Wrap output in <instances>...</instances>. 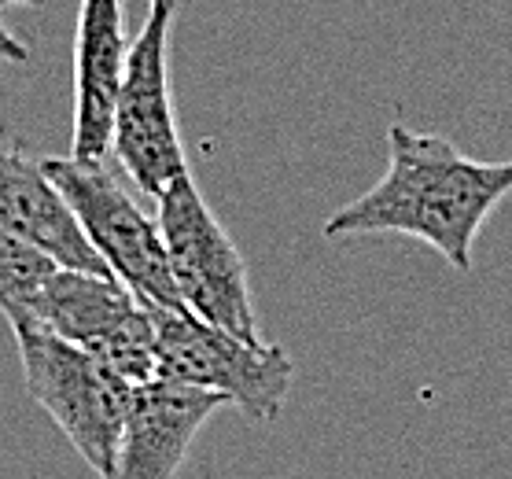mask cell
<instances>
[{
	"label": "cell",
	"mask_w": 512,
	"mask_h": 479,
	"mask_svg": "<svg viewBox=\"0 0 512 479\" xmlns=\"http://www.w3.org/2000/svg\"><path fill=\"white\" fill-rule=\"evenodd\" d=\"M512 192V163H479L446 141L391 122L387 174L325 222L328 240L402 233L424 240L457 269L472 273V247L490 211Z\"/></svg>",
	"instance_id": "1"
},
{
	"label": "cell",
	"mask_w": 512,
	"mask_h": 479,
	"mask_svg": "<svg viewBox=\"0 0 512 479\" xmlns=\"http://www.w3.org/2000/svg\"><path fill=\"white\" fill-rule=\"evenodd\" d=\"M152 321L159 380H177L222 395L258 428L277 421L295 380V362L284 347L266 339L247 343L225 328L199 321L188 310L152 306Z\"/></svg>",
	"instance_id": "2"
},
{
	"label": "cell",
	"mask_w": 512,
	"mask_h": 479,
	"mask_svg": "<svg viewBox=\"0 0 512 479\" xmlns=\"http://www.w3.org/2000/svg\"><path fill=\"white\" fill-rule=\"evenodd\" d=\"M15 347L30 398L56 421L85 465L107 479L115 468L133 387L96 362L93 354L41 328H19Z\"/></svg>",
	"instance_id": "3"
},
{
	"label": "cell",
	"mask_w": 512,
	"mask_h": 479,
	"mask_svg": "<svg viewBox=\"0 0 512 479\" xmlns=\"http://www.w3.org/2000/svg\"><path fill=\"white\" fill-rule=\"evenodd\" d=\"M155 203H159L155 222L163 233L166 262L181 306L207 325L225 328L247 343H262L247 262L229 240L225 225L207 207V199L199 196L192 174L177 177Z\"/></svg>",
	"instance_id": "4"
},
{
	"label": "cell",
	"mask_w": 512,
	"mask_h": 479,
	"mask_svg": "<svg viewBox=\"0 0 512 479\" xmlns=\"http://www.w3.org/2000/svg\"><path fill=\"white\" fill-rule=\"evenodd\" d=\"M177 0H152L137 41L129 45L126 78L115 100L111 155L144 196L159 199L188 174L170 96V30Z\"/></svg>",
	"instance_id": "5"
},
{
	"label": "cell",
	"mask_w": 512,
	"mask_h": 479,
	"mask_svg": "<svg viewBox=\"0 0 512 479\" xmlns=\"http://www.w3.org/2000/svg\"><path fill=\"white\" fill-rule=\"evenodd\" d=\"M26 328L82 347L129 387L159 380L152 306L137 303V295L111 273L56 269L37 292Z\"/></svg>",
	"instance_id": "6"
},
{
	"label": "cell",
	"mask_w": 512,
	"mask_h": 479,
	"mask_svg": "<svg viewBox=\"0 0 512 479\" xmlns=\"http://www.w3.org/2000/svg\"><path fill=\"white\" fill-rule=\"evenodd\" d=\"M45 174L70 203L82 225L85 240L104 258L111 277L122 281L137 303L159 310H185L170 277L166 247L159 222L140 211V203L118 185L104 163H78V159H41Z\"/></svg>",
	"instance_id": "7"
},
{
	"label": "cell",
	"mask_w": 512,
	"mask_h": 479,
	"mask_svg": "<svg viewBox=\"0 0 512 479\" xmlns=\"http://www.w3.org/2000/svg\"><path fill=\"white\" fill-rule=\"evenodd\" d=\"M129 41L122 0H82L74 30V129L70 159L104 163L111 155L115 100L126 78Z\"/></svg>",
	"instance_id": "8"
},
{
	"label": "cell",
	"mask_w": 512,
	"mask_h": 479,
	"mask_svg": "<svg viewBox=\"0 0 512 479\" xmlns=\"http://www.w3.org/2000/svg\"><path fill=\"white\" fill-rule=\"evenodd\" d=\"M222 406H229L222 395L177 380H152L133 387L115 468L107 479H174L199 428Z\"/></svg>",
	"instance_id": "9"
},
{
	"label": "cell",
	"mask_w": 512,
	"mask_h": 479,
	"mask_svg": "<svg viewBox=\"0 0 512 479\" xmlns=\"http://www.w3.org/2000/svg\"><path fill=\"white\" fill-rule=\"evenodd\" d=\"M0 229L34 247L59 269L78 273H111L104 258L85 240L82 225L59 196L45 163L0 141Z\"/></svg>",
	"instance_id": "10"
},
{
	"label": "cell",
	"mask_w": 512,
	"mask_h": 479,
	"mask_svg": "<svg viewBox=\"0 0 512 479\" xmlns=\"http://www.w3.org/2000/svg\"><path fill=\"white\" fill-rule=\"evenodd\" d=\"M56 269L59 266L37 255L34 247H26L8 229H0V314L8 317L12 332L30 325V306Z\"/></svg>",
	"instance_id": "11"
},
{
	"label": "cell",
	"mask_w": 512,
	"mask_h": 479,
	"mask_svg": "<svg viewBox=\"0 0 512 479\" xmlns=\"http://www.w3.org/2000/svg\"><path fill=\"white\" fill-rule=\"evenodd\" d=\"M26 59H30L26 45L8 30V26L0 23V63H26Z\"/></svg>",
	"instance_id": "12"
},
{
	"label": "cell",
	"mask_w": 512,
	"mask_h": 479,
	"mask_svg": "<svg viewBox=\"0 0 512 479\" xmlns=\"http://www.w3.org/2000/svg\"><path fill=\"white\" fill-rule=\"evenodd\" d=\"M45 0H0V8H41Z\"/></svg>",
	"instance_id": "13"
}]
</instances>
